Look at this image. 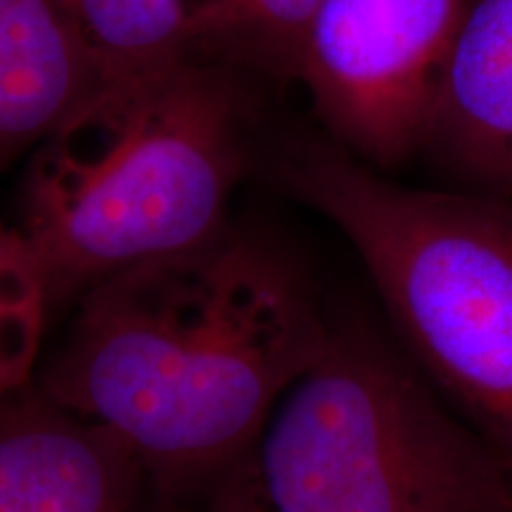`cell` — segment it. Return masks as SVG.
Returning <instances> with one entry per match:
<instances>
[{
    "mask_svg": "<svg viewBox=\"0 0 512 512\" xmlns=\"http://www.w3.org/2000/svg\"><path fill=\"white\" fill-rule=\"evenodd\" d=\"M420 150L458 190L512 200V0H470Z\"/></svg>",
    "mask_w": 512,
    "mask_h": 512,
    "instance_id": "obj_7",
    "label": "cell"
},
{
    "mask_svg": "<svg viewBox=\"0 0 512 512\" xmlns=\"http://www.w3.org/2000/svg\"><path fill=\"white\" fill-rule=\"evenodd\" d=\"M233 76L202 57L107 81L31 152L24 230L55 304L228 226L245 171Z\"/></svg>",
    "mask_w": 512,
    "mask_h": 512,
    "instance_id": "obj_2",
    "label": "cell"
},
{
    "mask_svg": "<svg viewBox=\"0 0 512 512\" xmlns=\"http://www.w3.org/2000/svg\"><path fill=\"white\" fill-rule=\"evenodd\" d=\"M470 0H320L297 79L335 145L375 169L420 150Z\"/></svg>",
    "mask_w": 512,
    "mask_h": 512,
    "instance_id": "obj_5",
    "label": "cell"
},
{
    "mask_svg": "<svg viewBox=\"0 0 512 512\" xmlns=\"http://www.w3.org/2000/svg\"><path fill=\"white\" fill-rule=\"evenodd\" d=\"M79 302L36 384L110 432L166 503L209 494L330 335L294 256L230 223Z\"/></svg>",
    "mask_w": 512,
    "mask_h": 512,
    "instance_id": "obj_1",
    "label": "cell"
},
{
    "mask_svg": "<svg viewBox=\"0 0 512 512\" xmlns=\"http://www.w3.org/2000/svg\"><path fill=\"white\" fill-rule=\"evenodd\" d=\"M204 512H512V467L396 339L330 318L316 363L216 479Z\"/></svg>",
    "mask_w": 512,
    "mask_h": 512,
    "instance_id": "obj_3",
    "label": "cell"
},
{
    "mask_svg": "<svg viewBox=\"0 0 512 512\" xmlns=\"http://www.w3.org/2000/svg\"><path fill=\"white\" fill-rule=\"evenodd\" d=\"M53 290L19 226L0 223V399L36 382Z\"/></svg>",
    "mask_w": 512,
    "mask_h": 512,
    "instance_id": "obj_11",
    "label": "cell"
},
{
    "mask_svg": "<svg viewBox=\"0 0 512 512\" xmlns=\"http://www.w3.org/2000/svg\"><path fill=\"white\" fill-rule=\"evenodd\" d=\"M91 50L102 83L195 55L192 0H57Z\"/></svg>",
    "mask_w": 512,
    "mask_h": 512,
    "instance_id": "obj_9",
    "label": "cell"
},
{
    "mask_svg": "<svg viewBox=\"0 0 512 512\" xmlns=\"http://www.w3.org/2000/svg\"><path fill=\"white\" fill-rule=\"evenodd\" d=\"M100 83L57 0H0V171L31 157Z\"/></svg>",
    "mask_w": 512,
    "mask_h": 512,
    "instance_id": "obj_8",
    "label": "cell"
},
{
    "mask_svg": "<svg viewBox=\"0 0 512 512\" xmlns=\"http://www.w3.org/2000/svg\"><path fill=\"white\" fill-rule=\"evenodd\" d=\"M320 0H192L195 55L214 53L275 76H297Z\"/></svg>",
    "mask_w": 512,
    "mask_h": 512,
    "instance_id": "obj_10",
    "label": "cell"
},
{
    "mask_svg": "<svg viewBox=\"0 0 512 512\" xmlns=\"http://www.w3.org/2000/svg\"><path fill=\"white\" fill-rule=\"evenodd\" d=\"M136 458L38 384L0 399V512H145Z\"/></svg>",
    "mask_w": 512,
    "mask_h": 512,
    "instance_id": "obj_6",
    "label": "cell"
},
{
    "mask_svg": "<svg viewBox=\"0 0 512 512\" xmlns=\"http://www.w3.org/2000/svg\"><path fill=\"white\" fill-rule=\"evenodd\" d=\"M280 171L354 249L399 347L512 467V200L401 185L335 143Z\"/></svg>",
    "mask_w": 512,
    "mask_h": 512,
    "instance_id": "obj_4",
    "label": "cell"
}]
</instances>
